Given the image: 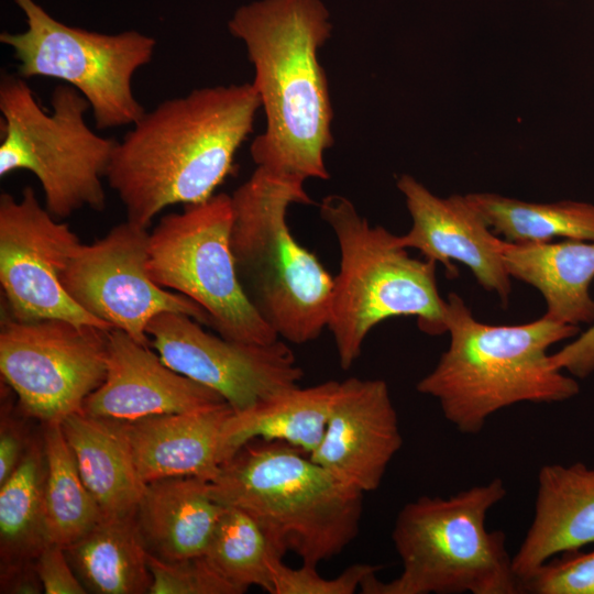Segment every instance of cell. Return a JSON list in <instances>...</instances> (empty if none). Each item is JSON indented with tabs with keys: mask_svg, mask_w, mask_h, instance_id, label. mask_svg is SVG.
<instances>
[{
	"mask_svg": "<svg viewBox=\"0 0 594 594\" xmlns=\"http://www.w3.org/2000/svg\"><path fill=\"white\" fill-rule=\"evenodd\" d=\"M260 108L246 82L195 89L145 111L117 142L106 176L127 220L147 229L168 206L212 197L232 172Z\"/></svg>",
	"mask_w": 594,
	"mask_h": 594,
	"instance_id": "1",
	"label": "cell"
},
{
	"mask_svg": "<svg viewBox=\"0 0 594 594\" xmlns=\"http://www.w3.org/2000/svg\"><path fill=\"white\" fill-rule=\"evenodd\" d=\"M320 0H262L239 8L230 33L245 44L266 127L250 152L256 167L306 182L328 179L333 109L318 52L331 35Z\"/></svg>",
	"mask_w": 594,
	"mask_h": 594,
	"instance_id": "2",
	"label": "cell"
},
{
	"mask_svg": "<svg viewBox=\"0 0 594 594\" xmlns=\"http://www.w3.org/2000/svg\"><path fill=\"white\" fill-rule=\"evenodd\" d=\"M446 301L449 346L416 388L437 399L460 432L476 435L492 415L519 403H561L579 394L578 380L556 369L548 353L551 345L575 338L579 327L546 316L522 324H488L458 294Z\"/></svg>",
	"mask_w": 594,
	"mask_h": 594,
	"instance_id": "3",
	"label": "cell"
},
{
	"mask_svg": "<svg viewBox=\"0 0 594 594\" xmlns=\"http://www.w3.org/2000/svg\"><path fill=\"white\" fill-rule=\"evenodd\" d=\"M211 497L246 512L273 548L317 566L358 537L364 493L308 453L279 441L254 440L220 465Z\"/></svg>",
	"mask_w": 594,
	"mask_h": 594,
	"instance_id": "4",
	"label": "cell"
},
{
	"mask_svg": "<svg viewBox=\"0 0 594 594\" xmlns=\"http://www.w3.org/2000/svg\"><path fill=\"white\" fill-rule=\"evenodd\" d=\"M299 179L256 167L231 196V248L249 299L277 337L316 340L328 324L333 277L290 232L287 211L312 204Z\"/></svg>",
	"mask_w": 594,
	"mask_h": 594,
	"instance_id": "5",
	"label": "cell"
},
{
	"mask_svg": "<svg viewBox=\"0 0 594 594\" xmlns=\"http://www.w3.org/2000/svg\"><path fill=\"white\" fill-rule=\"evenodd\" d=\"M507 494L494 477L450 497L420 496L399 510L392 540L402 573L369 575L363 594H520L502 530H487L488 512Z\"/></svg>",
	"mask_w": 594,
	"mask_h": 594,
	"instance_id": "6",
	"label": "cell"
},
{
	"mask_svg": "<svg viewBox=\"0 0 594 594\" xmlns=\"http://www.w3.org/2000/svg\"><path fill=\"white\" fill-rule=\"evenodd\" d=\"M319 210L340 251L327 328L343 370L359 359L370 331L386 319L416 317L422 332H447V301L438 292L436 262L411 257L399 235L372 226L343 196L324 197Z\"/></svg>",
	"mask_w": 594,
	"mask_h": 594,
	"instance_id": "7",
	"label": "cell"
},
{
	"mask_svg": "<svg viewBox=\"0 0 594 594\" xmlns=\"http://www.w3.org/2000/svg\"><path fill=\"white\" fill-rule=\"evenodd\" d=\"M46 113L26 81L3 74L0 80V176L19 169L33 173L56 219L106 206L107 176L117 141L96 134L86 123L88 100L67 84L57 85Z\"/></svg>",
	"mask_w": 594,
	"mask_h": 594,
	"instance_id": "8",
	"label": "cell"
},
{
	"mask_svg": "<svg viewBox=\"0 0 594 594\" xmlns=\"http://www.w3.org/2000/svg\"><path fill=\"white\" fill-rule=\"evenodd\" d=\"M231 196L217 194L161 218L148 239L146 271L158 286L197 302L219 336L268 344L279 338L240 282L231 248Z\"/></svg>",
	"mask_w": 594,
	"mask_h": 594,
	"instance_id": "9",
	"label": "cell"
},
{
	"mask_svg": "<svg viewBox=\"0 0 594 594\" xmlns=\"http://www.w3.org/2000/svg\"><path fill=\"white\" fill-rule=\"evenodd\" d=\"M26 16L22 33L2 32L22 78H55L77 89L92 109L97 129L134 124L145 112L132 77L148 64L156 41L136 31L103 34L66 25L34 0H14Z\"/></svg>",
	"mask_w": 594,
	"mask_h": 594,
	"instance_id": "10",
	"label": "cell"
},
{
	"mask_svg": "<svg viewBox=\"0 0 594 594\" xmlns=\"http://www.w3.org/2000/svg\"><path fill=\"white\" fill-rule=\"evenodd\" d=\"M109 331L64 319L19 321L0 330V372L19 409L42 425L81 413L105 381Z\"/></svg>",
	"mask_w": 594,
	"mask_h": 594,
	"instance_id": "11",
	"label": "cell"
},
{
	"mask_svg": "<svg viewBox=\"0 0 594 594\" xmlns=\"http://www.w3.org/2000/svg\"><path fill=\"white\" fill-rule=\"evenodd\" d=\"M148 239L147 229L127 220L102 239L80 243L62 274L66 293L81 309L146 346L147 324L162 312L185 314L211 326L197 302L151 279Z\"/></svg>",
	"mask_w": 594,
	"mask_h": 594,
	"instance_id": "12",
	"label": "cell"
},
{
	"mask_svg": "<svg viewBox=\"0 0 594 594\" xmlns=\"http://www.w3.org/2000/svg\"><path fill=\"white\" fill-rule=\"evenodd\" d=\"M80 244L68 224L43 208L32 187L0 196V284L8 316L19 321L64 319L111 330L66 293L62 274Z\"/></svg>",
	"mask_w": 594,
	"mask_h": 594,
	"instance_id": "13",
	"label": "cell"
},
{
	"mask_svg": "<svg viewBox=\"0 0 594 594\" xmlns=\"http://www.w3.org/2000/svg\"><path fill=\"white\" fill-rule=\"evenodd\" d=\"M146 332L167 366L217 392L234 411L297 386L304 376L282 339L268 344L232 341L170 311L155 316Z\"/></svg>",
	"mask_w": 594,
	"mask_h": 594,
	"instance_id": "14",
	"label": "cell"
},
{
	"mask_svg": "<svg viewBox=\"0 0 594 594\" xmlns=\"http://www.w3.org/2000/svg\"><path fill=\"white\" fill-rule=\"evenodd\" d=\"M397 188L411 217V228L399 235L402 246L441 263L449 278L458 275L452 261L462 263L484 289L506 305L512 292L503 257L506 241L492 232L466 195L439 197L408 174L397 179Z\"/></svg>",
	"mask_w": 594,
	"mask_h": 594,
	"instance_id": "15",
	"label": "cell"
},
{
	"mask_svg": "<svg viewBox=\"0 0 594 594\" xmlns=\"http://www.w3.org/2000/svg\"><path fill=\"white\" fill-rule=\"evenodd\" d=\"M403 444L387 383L350 377L340 382L323 437L309 454L363 493L378 488Z\"/></svg>",
	"mask_w": 594,
	"mask_h": 594,
	"instance_id": "16",
	"label": "cell"
},
{
	"mask_svg": "<svg viewBox=\"0 0 594 594\" xmlns=\"http://www.w3.org/2000/svg\"><path fill=\"white\" fill-rule=\"evenodd\" d=\"M226 402L217 392L167 366L120 329L109 331L107 373L81 413L118 421L187 413Z\"/></svg>",
	"mask_w": 594,
	"mask_h": 594,
	"instance_id": "17",
	"label": "cell"
},
{
	"mask_svg": "<svg viewBox=\"0 0 594 594\" xmlns=\"http://www.w3.org/2000/svg\"><path fill=\"white\" fill-rule=\"evenodd\" d=\"M594 544V469L583 462L546 464L535 512L513 569L519 583L554 557Z\"/></svg>",
	"mask_w": 594,
	"mask_h": 594,
	"instance_id": "18",
	"label": "cell"
},
{
	"mask_svg": "<svg viewBox=\"0 0 594 594\" xmlns=\"http://www.w3.org/2000/svg\"><path fill=\"white\" fill-rule=\"evenodd\" d=\"M231 411L223 402L187 413L122 421L143 482L173 476L212 481L220 471V436Z\"/></svg>",
	"mask_w": 594,
	"mask_h": 594,
	"instance_id": "19",
	"label": "cell"
},
{
	"mask_svg": "<svg viewBox=\"0 0 594 594\" xmlns=\"http://www.w3.org/2000/svg\"><path fill=\"white\" fill-rule=\"evenodd\" d=\"M223 509L209 481L173 476L146 483L135 518L148 553L173 562L205 554Z\"/></svg>",
	"mask_w": 594,
	"mask_h": 594,
	"instance_id": "20",
	"label": "cell"
},
{
	"mask_svg": "<svg viewBox=\"0 0 594 594\" xmlns=\"http://www.w3.org/2000/svg\"><path fill=\"white\" fill-rule=\"evenodd\" d=\"M504 265L510 278L535 287L546 301V316L579 327L594 321V241H506Z\"/></svg>",
	"mask_w": 594,
	"mask_h": 594,
	"instance_id": "21",
	"label": "cell"
},
{
	"mask_svg": "<svg viewBox=\"0 0 594 594\" xmlns=\"http://www.w3.org/2000/svg\"><path fill=\"white\" fill-rule=\"evenodd\" d=\"M340 382L299 385L231 414L223 424L220 465L254 440L279 441L311 454L319 446Z\"/></svg>",
	"mask_w": 594,
	"mask_h": 594,
	"instance_id": "22",
	"label": "cell"
},
{
	"mask_svg": "<svg viewBox=\"0 0 594 594\" xmlns=\"http://www.w3.org/2000/svg\"><path fill=\"white\" fill-rule=\"evenodd\" d=\"M62 428L102 515L135 513L146 484L138 472L123 422L76 413Z\"/></svg>",
	"mask_w": 594,
	"mask_h": 594,
	"instance_id": "23",
	"label": "cell"
},
{
	"mask_svg": "<svg viewBox=\"0 0 594 594\" xmlns=\"http://www.w3.org/2000/svg\"><path fill=\"white\" fill-rule=\"evenodd\" d=\"M65 553L87 593L150 594V553L135 513L102 515Z\"/></svg>",
	"mask_w": 594,
	"mask_h": 594,
	"instance_id": "24",
	"label": "cell"
},
{
	"mask_svg": "<svg viewBox=\"0 0 594 594\" xmlns=\"http://www.w3.org/2000/svg\"><path fill=\"white\" fill-rule=\"evenodd\" d=\"M46 458L35 435L14 472L0 484V569L34 563L52 543L45 524Z\"/></svg>",
	"mask_w": 594,
	"mask_h": 594,
	"instance_id": "25",
	"label": "cell"
},
{
	"mask_svg": "<svg viewBox=\"0 0 594 594\" xmlns=\"http://www.w3.org/2000/svg\"><path fill=\"white\" fill-rule=\"evenodd\" d=\"M466 197L505 241L546 242L554 238L594 241V204L529 202L493 193H471Z\"/></svg>",
	"mask_w": 594,
	"mask_h": 594,
	"instance_id": "26",
	"label": "cell"
},
{
	"mask_svg": "<svg viewBox=\"0 0 594 594\" xmlns=\"http://www.w3.org/2000/svg\"><path fill=\"white\" fill-rule=\"evenodd\" d=\"M46 458L44 514L52 543L67 547L102 516L85 485L62 424L43 425Z\"/></svg>",
	"mask_w": 594,
	"mask_h": 594,
	"instance_id": "27",
	"label": "cell"
},
{
	"mask_svg": "<svg viewBox=\"0 0 594 594\" xmlns=\"http://www.w3.org/2000/svg\"><path fill=\"white\" fill-rule=\"evenodd\" d=\"M275 556L280 554L258 524L246 512L231 506H224L204 554L217 572L244 593L250 586L271 592Z\"/></svg>",
	"mask_w": 594,
	"mask_h": 594,
	"instance_id": "28",
	"label": "cell"
},
{
	"mask_svg": "<svg viewBox=\"0 0 594 594\" xmlns=\"http://www.w3.org/2000/svg\"><path fill=\"white\" fill-rule=\"evenodd\" d=\"M150 594H243L201 556L167 562L148 554Z\"/></svg>",
	"mask_w": 594,
	"mask_h": 594,
	"instance_id": "29",
	"label": "cell"
},
{
	"mask_svg": "<svg viewBox=\"0 0 594 594\" xmlns=\"http://www.w3.org/2000/svg\"><path fill=\"white\" fill-rule=\"evenodd\" d=\"M282 556H275L271 563L272 587L270 594H353L363 581L376 573L381 566L355 563L336 578H322L317 566L302 563L299 568L286 565Z\"/></svg>",
	"mask_w": 594,
	"mask_h": 594,
	"instance_id": "30",
	"label": "cell"
},
{
	"mask_svg": "<svg viewBox=\"0 0 594 594\" xmlns=\"http://www.w3.org/2000/svg\"><path fill=\"white\" fill-rule=\"evenodd\" d=\"M521 593L594 594V550L552 558L520 582Z\"/></svg>",
	"mask_w": 594,
	"mask_h": 594,
	"instance_id": "31",
	"label": "cell"
},
{
	"mask_svg": "<svg viewBox=\"0 0 594 594\" xmlns=\"http://www.w3.org/2000/svg\"><path fill=\"white\" fill-rule=\"evenodd\" d=\"M35 569L45 594L87 593L59 544L48 543L35 559Z\"/></svg>",
	"mask_w": 594,
	"mask_h": 594,
	"instance_id": "32",
	"label": "cell"
},
{
	"mask_svg": "<svg viewBox=\"0 0 594 594\" xmlns=\"http://www.w3.org/2000/svg\"><path fill=\"white\" fill-rule=\"evenodd\" d=\"M7 400L1 405L0 419V484L18 468L32 443V435L22 417L15 415Z\"/></svg>",
	"mask_w": 594,
	"mask_h": 594,
	"instance_id": "33",
	"label": "cell"
},
{
	"mask_svg": "<svg viewBox=\"0 0 594 594\" xmlns=\"http://www.w3.org/2000/svg\"><path fill=\"white\" fill-rule=\"evenodd\" d=\"M552 365L571 376L586 378L594 373V321L570 343L550 354Z\"/></svg>",
	"mask_w": 594,
	"mask_h": 594,
	"instance_id": "34",
	"label": "cell"
},
{
	"mask_svg": "<svg viewBox=\"0 0 594 594\" xmlns=\"http://www.w3.org/2000/svg\"><path fill=\"white\" fill-rule=\"evenodd\" d=\"M0 590L9 594L44 593L35 562L0 569Z\"/></svg>",
	"mask_w": 594,
	"mask_h": 594,
	"instance_id": "35",
	"label": "cell"
}]
</instances>
